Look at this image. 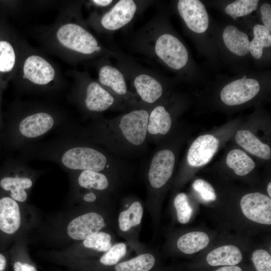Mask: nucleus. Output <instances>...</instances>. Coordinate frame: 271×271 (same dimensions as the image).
Listing matches in <instances>:
<instances>
[{"mask_svg":"<svg viewBox=\"0 0 271 271\" xmlns=\"http://www.w3.org/2000/svg\"><path fill=\"white\" fill-rule=\"evenodd\" d=\"M19 151V159L22 160L51 162L70 172L91 170L121 179L131 170V166L123 159L82 137L77 126L73 127L71 132L63 137L31 143Z\"/></svg>","mask_w":271,"mask_h":271,"instance_id":"f257e3e1","label":"nucleus"},{"mask_svg":"<svg viewBox=\"0 0 271 271\" xmlns=\"http://www.w3.org/2000/svg\"><path fill=\"white\" fill-rule=\"evenodd\" d=\"M152 107H134L114 118L102 114L91 119L79 134L113 155L123 159L143 154L148 147V121Z\"/></svg>","mask_w":271,"mask_h":271,"instance_id":"f03ea898","label":"nucleus"},{"mask_svg":"<svg viewBox=\"0 0 271 271\" xmlns=\"http://www.w3.org/2000/svg\"><path fill=\"white\" fill-rule=\"evenodd\" d=\"M79 6L60 8L55 21L39 28L35 38L48 52L70 64L95 57L101 47L81 18Z\"/></svg>","mask_w":271,"mask_h":271,"instance_id":"7ed1b4c3","label":"nucleus"},{"mask_svg":"<svg viewBox=\"0 0 271 271\" xmlns=\"http://www.w3.org/2000/svg\"><path fill=\"white\" fill-rule=\"evenodd\" d=\"M66 112L45 101L19 100L12 106L3 122L0 141L10 150H20L66 123Z\"/></svg>","mask_w":271,"mask_h":271,"instance_id":"20e7f679","label":"nucleus"},{"mask_svg":"<svg viewBox=\"0 0 271 271\" xmlns=\"http://www.w3.org/2000/svg\"><path fill=\"white\" fill-rule=\"evenodd\" d=\"M15 75L18 87L24 93L53 94L65 85L57 65L26 41Z\"/></svg>","mask_w":271,"mask_h":271,"instance_id":"39448f33","label":"nucleus"},{"mask_svg":"<svg viewBox=\"0 0 271 271\" xmlns=\"http://www.w3.org/2000/svg\"><path fill=\"white\" fill-rule=\"evenodd\" d=\"M66 75L74 79L68 99L85 117L91 119L109 109L124 108V103L87 74L69 71Z\"/></svg>","mask_w":271,"mask_h":271,"instance_id":"423d86ee","label":"nucleus"},{"mask_svg":"<svg viewBox=\"0 0 271 271\" xmlns=\"http://www.w3.org/2000/svg\"><path fill=\"white\" fill-rule=\"evenodd\" d=\"M42 172L32 168L19 158L9 159L0 167V192L19 203L24 202L36 179Z\"/></svg>","mask_w":271,"mask_h":271,"instance_id":"0eeeda50","label":"nucleus"},{"mask_svg":"<svg viewBox=\"0 0 271 271\" xmlns=\"http://www.w3.org/2000/svg\"><path fill=\"white\" fill-rule=\"evenodd\" d=\"M171 147L160 146L148 163L146 175L148 201L154 198L172 176L176 156L175 150Z\"/></svg>","mask_w":271,"mask_h":271,"instance_id":"6e6552de","label":"nucleus"},{"mask_svg":"<svg viewBox=\"0 0 271 271\" xmlns=\"http://www.w3.org/2000/svg\"><path fill=\"white\" fill-rule=\"evenodd\" d=\"M73 191L93 190L109 194L120 181L106 173L91 170L70 172Z\"/></svg>","mask_w":271,"mask_h":271,"instance_id":"1a4fd4ad","label":"nucleus"},{"mask_svg":"<svg viewBox=\"0 0 271 271\" xmlns=\"http://www.w3.org/2000/svg\"><path fill=\"white\" fill-rule=\"evenodd\" d=\"M155 52L160 59L173 69L182 68L188 62L187 49L177 38L171 34H162L157 39Z\"/></svg>","mask_w":271,"mask_h":271,"instance_id":"9d476101","label":"nucleus"},{"mask_svg":"<svg viewBox=\"0 0 271 271\" xmlns=\"http://www.w3.org/2000/svg\"><path fill=\"white\" fill-rule=\"evenodd\" d=\"M98 83L124 104L135 107L144 105L137 101L134 94L127 89L123 74L116 68L105 65L98 70Z\"/></svg>","mask_w":271,"mask_h":271,"instance_id":"9b49d317","label":"nucleus"},{"mask_svg":"<svg viewBox=\"0 0 271 271\" xmlns=\"http://www.w3.org/2000/svg\"><path fill=\"white\" fill-rule=\"evenodd\" d=\"M107 224L103 213L89 211L72 219L67 227L68 236L74 240H84L101 231Z\"/></svg>","mask_w":271,"mask_h":271,"instance_id":"f8f14e48","label":"nucleus"},{"mask_svg":"<svg viewBox=\"0 0 271 271\" xmlns=\"http://www.w3.org/2000/svg\"><path fill=\"white\" fill-rule=\"evenodd\" d=\"M259 90L260 85L256 80L244 76L225 85L221 91L220 98L227 105H240L254 98Z\"/></svg>","mask_w":271,"mask_h":271,"instance_id":"ddd939ff","label":"nucleus"},{"mask_svg":"<svg viewBox=\"0 0 271 271\" xmlns=\"http://www.w3.org/2000/svg\"><path fill=\"white\" fill-rule=\"evenodd\" d=\"M241 210L247 219L262 224H271V199L259 192L244 195L240 202Z\"/></svg>","mask_w":271,"mask_h":271,"instance_id":"4468645a","label":"nucleus"},{"mask_svg":"<svg viewBox=\"0 0 271 271\" xmlns=\"http://www.w3.org/2000/svg\"><path fill=\"white\" fill-rule=\"evenodd\" d=\"M178 11L187 26L197 33L205 32L209 25V17L204 5L198 0H180Z\"/></svg>","mask_w":271,"mask_h":271,"instance_id":"2eb2a0df","label":"nucleus"},{"mask_svg":"<svg viewBox=\"0 0 271 271\" xmlns=\"http://www.w3.org/2000/svg\"><path fill=\"white\" fill-rule=\"evenodd\" d=\"M137 10V6L134 1H119L101 16L99 24L105 30H117L131 21Z\"/></svg>","mask_w":271,"mask_h":271,"instance_id":"dca6fc26","label":"nucleus"},{"mask_svg":"<svg viewBox=\"0 0 271 271\" xmlns=\"http://www.w3.org/2000/svg\"><path fill=\"white\" fill-rule=\"evenodd\" d=\"M219 140L210 134L198 137L191 145L187 155V162L190 166L198 167L209 163L216 153Z\"/></svg>","mask_w":271,"mask_h":271,"instance_id":"f3484780","label":"nucleus"},{"mask_svg":"<svg viewBox=\"0 0 271 271\" xmlns=\"http://www.w3.org/2000/svg\"><path fill=\"white\" fill-rule=\"evenodd\" d=\"M127 252V246L124 242L115 243L97 259L74 260L71 265L78 269L85 271H100L101 269L112 266L120 261L125 256Z\"/></svg>","mask_w":271,"mask_h":271,"instance_id":"a211bd4d","label":"nucleus"},{"mask_svg":"<svg viewBox=\"0 0 271 271\" xmlns=\"http://www.w3.org/2000/svg\"><path fill=\"white\" fill-rule=\"evenodd\" d=\"M19 202L0 192V232L7 235L16 233L22 223Z\"/></svg>","mask_w":271,"mask_h":271,"instance_id":"6ab92c4d","label":"nucleus"},{"mask_svg":"<svg viewBox=\"0 0 271 271\" xmlns=\"http://www.w3.org/2000/svg\"><path fill=\"white\" fill-rule=\"evenodd\" d=\"M173 124L171 113L165 106L157 105L153 106L149 112L148 121V141L154 142L167 135Z\"/></svg>","mask_w":271,"mask_h":271,"instance_id":"aec40b11","label":"nucleus"},{"mask_svg":"<svg viewBox=\"0 0 271 271\" xmlns=\"http://www.w3.org/2000/svg\"><path fill=\"white\" fill-rule=\"evenodd\" d=\"M25 42L22 37L0 40V74L16 75Z\"/></svg>","mask_w":271,"mask_h":271,"instance_id":"412c9836","label":"nucleus"},{"mask_svg":"<svg viewBox=\"0 0 271 271\" xmlns=\"http://www.w3.org/2000/svg\"><path fill=\"white\" fill-rule=\"evenodd\" d=\"M133 85L141 98L142 104L153 107L162 96L163 89L161 83L155 78L147 74H140L134 79Z\"/></svg>","mask_w":271,"mask_h":271,"instance_id":"4be33fe9","label":"nucleus"},{"mask_svg":"<svg viewBox=\"0 0 271 271\" xmlns=\"http://www.w3.org/2000/svg\"><path fill=\"white\" fill-rule=\"evenodd\" d=\"M235 141L248 153L258 158L264 160H269L271 158L269 147L262 143L249 130H238L235 136Z\"/></svg>","mask_w":271,"mask_h":271,"instance_id":"5701e85b","label":"nucleus"},{"mask_svg":"<svg viewBox=\"0 0 271 271\" xmlns=\"http://www.w3.org/2000/svg\"><path fill=\"white\" fill-rule=\"evenodd\" d=\"M207 263L211 266L235 265L242 259L240 249L233 245H225L211 251L206 256Z\"/></svg>","mask_w":271,"mask_h":271,"instance_id":"b1692460","label":"nucleus"},{"mask_svg":"<svg viewBox=\"0 0 271 271\" xmlns=\"http://www.w3.org/2000/svg\"><path fill=\"white\" fill-rule=\"evenodd\" d=\"M222 37L225 46L232 53L243 56L249 52L250 42L247 35L235 26H227Z\"/></svg>","mask_w":271,"mask_h":271,"instance_id":"393cba45","label":"nucleus"},{"mask_svg":"<svg viewBox=\"0 0 271 271\" xmlns=\"http://www.w3.org/2000/svg\"><path fill=\"white\" fill-rule=\"evenodd\" d=\"M156 262L155 256L150 253H143L127 260L105 267L101 271H151Z\"/></svg>","mask_w":271,"mask_h":271,"instance_id":"a878e982","label":"nucleus"},{"mask_svg":"<svg viewBox=\"0 0 271 271\" xmlns=\"http://www.w3.org/2000/svg\"><path fill=\"white\" fill-rule=\"evenodd\" d=\"M144 214V208L140 201L134 200L128 208L122 211L118 217V226L120 232L127 233L139 226Z\"/></svg>","mask_w":271,"mask_h":271,"instance_id":"bb28decb","label":"nucleus"},{"mask_svg":"<svg viewBox=\"0 0 271 271\" xmlns=\"http://www.w3.org/2000/svg\"><path fill=\"white\" fill-rule=\"evenodd\" d=\"M209 242L208 235L202 231L187 233L177 240L178 248L185 254H190L203 249Z\"/></svg>","mask_w":271,"mask_h":271,"instance_id":"cd10ccee","label":"nucleus"},{"mask_svg":"<svg viewBox=\"0 0 271 271\" xmlns=\"http://www.w3.org/2000/svg\"><path fill=\"white\" fill-rule=\"evenodd\" d=\"M227 166L238 176H245L252 171L255 166L253 160L240 149L230 151L226 158Z\"/></svg>","mask_w":271,"mask_h":271,"instance_id":"c85d7f7f","label":"nucleus"},{"mask_svg":"<svg viewBox=\"0 0 271 271\" xmlns=\"http://www.w3.org/2000/svg\"><path fill=\"white\" fill-rule=\"evenodd\" d=\"M253 34L254 38L249 43V51L254 58L259 59L263 48L271 45L270 32L263 25L257 24L253 27Z\"/></svg>","mask_w":271,"mask_h":271,"instance_id":"c756f323","label":"nucleus"},{"mask_svg":"<svg viewBox=\"0 0 271 271\" xmlns=\"http://www.w3.org/2000/svg\"><path fill=\"white\" fill-rule=\"evenodd\" d=\"M82 245L85 250L93 252V255L103 254L112 246V236L107 232L101 230L83 240Z\"/></svg>","mask_w":271,"mask_h":271,"instance_id":"7c9ffc66","label":"nucleus"},{"mask_svg":"<svg viewBox=\"0 0 271 271\" xmlns=\"http://www.w3.org/2000/svg\"><path fill=\"white\" fill-rule=\"evenodd\" d=\"M257 0H238L226 6L225 13L234 20L237 17L246 16L255 11L257 7Z\"/></svg>","mask_w":271,"mask_h":271,"instance_id":"2f4dec72","label":"nucleus"},{"mask_svg":"<svg viewBox=\"0 0 271 271\" xmlns=\"http://www.w3.org/2000/svg\"><path fill=\"white\" fill-rule=\"evenodd\" d=\"M174 205L179 222L181 224L187 223L192 216L193 209L189 203L187 195L184 193L177 194L174 198Z\"/></svg>","mask_w":271,"mask_h":271,"instance_id":"473e14b6","label":"nucleus"},{"mask_svg":"<svg viewBox=\"0 0 271 271\" xmlns=\"http://www.w3.org/2000/svg\"><path fill=\"white\" fill-rule=\"evenodd\" d=\"M252 260L256 271H271V256L265 250L259 249L253 251Z\"/></svg>","mask_w":271,"mask_h":271,"instance_id":"72a5a7b5","label":"nucleus"},{"mask_svg":"<svg viewBox=\"0 0 271 271\" xmlns=\"http://www.w3.org/2000/svg\"><path fill=\"white\" fill-rule=\"evenodd\" d=\"M194 190L206 201H214L217 196L213 187L203 179H197L192 184Z\"/></svg>","mask_w":271,"mask_h":271,"instance_id":"f704fd0d","label":"nucleus"},{"mask_svg":"<svg viewBox=\"0 0 271 271\" xmlns=\"http://www.w3.org/2000/svg\"><path fill=\"white\" fill-rule=\"evenodd\" d=\"M13 266L14 271H38L34 263L23 257L14 259Z\"/></svg>","mask_w":271,"mask_h":271,"instance_id":"c9c22d12","label":"nucleus"},{"mask_svg":"<svg viewBox=\"0 0 271 271\" xmlns=\"http://www.w3.org/2000/svg\"><path fill=\"white\" fill-rule=\"evenodd\" d=\"M261 20L265 26L271 32V6L268 3L263 4L260 8Z\"/></svg>","mask_w":271,"mask_h":271,"instance_id":"e433bc0d","label":"nucleus"},{"mask_svg":"<svg viewBox=\"0 0 271 271\" xmlns=\"http://www.w3.org/2000/svg\"><path fill=\"white\" fill-rule=\"evenodd\" d=\"M113 1L111 0H93L90 2L95 6L104 7L110 5Z\"/></svg>","mask_w":271,"mask_h":271,"instance_id":"4c0bfd02","label":"nucleus"},{"mask_svg":"<svg viewBox=\"0 0 271 271\" xmlns=\"http://www.w3.org/2000/svg\"><path fill=\"white\" fill-rule=\"evenodd\" d=\"M215 271H242V269L238 266L237 265H227L224 266L218 269H216Z\"/></svg>","mask_w":271,"mask_h":271,"instance_id":"58836bf2","label":"nucleus"},{"mask_svg":"<svg viewBox=\"0 0 271 271\" xmlns=\"http://www.w3.org/2000/svg\"><path fill=\"white\" fill-rule=\"evenodd\" d=\"M7 260L6 256L0 253V271H4L7 267Z\"/></svg>","mask_w":271,"mask_h":271,"instance_id":"ea45409f","label":"nucleus"},{"mask_svg":"<svg viewBox=\"0 0 271 271\" xmlns=\"http://www.w3.org/2000/svg\"><path fill=\"white\" fill-rule=\"evenodd\" d=\"M1 92H0V101H1ZM1 102V101H0ZM3 119H2V114H1V108H0V138H1V133H2V129H3Z\"/></svg>","mask_w":271,"mask_h":271,"instance_id":"a19ab883","label":"nucleus"},{"mask_svg":"<svg viewBox=\"0 0 271 271\" xmlns=\"http://www.w3.org/2000/svg\"><path fill=\"white\" fill-rule=\"evenodd\" d=\"M267 193L269 196V197L270 198L271 197V183L270 182H269V183L267 185Z\"/></svg>","mask_w":271,"mask_h":271,"instance_id":"79ce46f5","label":"nucleus"}]
</instances>
